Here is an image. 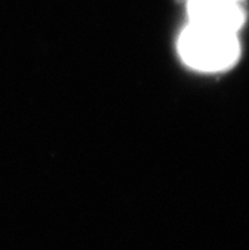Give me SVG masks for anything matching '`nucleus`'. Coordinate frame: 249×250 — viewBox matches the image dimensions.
Masks as SVG:
<instances>
[{"label":"nucleus","instance_id":"2","mask_svg":"<svg viewBox=\"0 0 249 250\" xmlns=\"http://www.w3.org/2000/svg\"><path fill=\"white\" fill-rule=\"evenodd\" d=\"M189 23L238 32L246 22V12L237 0H187Z\"/></svg>","mask_w":249,"mask_h":250},{"label":"nucleus","instance_id":"1","mask_svg":"<svg viewBox=\"0 0 249 250\" xmlns=\"http://www.w3.org/2000/svg\"><path fill=\"white\" fill-rule=\"evenodd\" d=\"M182 60L200 71H223L237 62L240 55L238 32L189 23L178 40Z\"/></svg>","mask_w":249,"mask_h":250},{"label":"nucleus","instance_id":"3","mask_svg":"<svg viewBox=\"0 0 249 250\" xmlns=\"http://www.w3.org/2000/svg\"><path fill=\"white\" fill-rule=\"evenodd\" d=\"M237 1H240V3H242V1H244V0H237Z\"/></svg>","mask_w":249,"mask_h":250}]
</instances>
